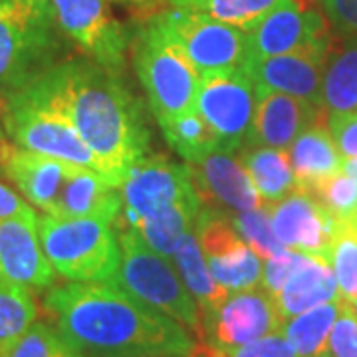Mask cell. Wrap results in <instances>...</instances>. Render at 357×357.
Here are the masks:
<instances>
[{"label": "cell", "instance_id": "6da1fadb", "mask_svg": "<svg viewBox=\"0 0 357 357\" xmlns=\"http://www.w3.org/2000/svg\"><path fill=\"white\" fill-rule=\"evenodd\" d=\"M18 93L66 117L98 157L103 177L117 189L147 157L149 129L121 72L89 58H70Z\"/></svg>", "mask_w": 357, "mask_h": 357}, {"label": "cell", "instance_id": "7a4b0ae2", "mask_svg": "<svg viewBox=\"0 0 357 357\" xmlns=\"http://www.w3.org/2000/svg\"><path fill=\"white\" fill-rule=\"evenodd\" d=\"M44 307L56 330L84 357H189L197 349L178 321L114 282L52 286Z\"/></svg>", "mask_w": 357, "mask_h": 357}, {"label": "cell", "instance_id": "3957f363", "mask_svg": "<svg viewBox=\"0 0 357 357\" xmlns=\"http://www.w3.org/2000/svg\"><path fill=\"white\" fill-rule=\"evenodd\" d=\"M62 32L48 0H0V98L34 84L60 60Z\"/></svg>", "mask_w": 357, "mask_h": 357}, {"label": "cell", "instance_id": "277c9868", "mask_svg": "<svg viewBox=\"0 0 357 357\" xmlns=\"http://www.w3.org/2000/svg\"><path fill=\"white\" fill-rule=\"evenodd\" d=\"M133 66L157 123L197 109L203 76L157 14L133 36Z\"/></svg>", "mask_w": 357, "mask_h": 357}, {"label": "cell", "instance_id": "5b68a950", "mask_svg": "<svg viewBox=\"0 0 357 357\" xmlns=\"http://www.w3.org/2000/svg\"><path fill=\"white\" fill-rule=\"evenodd\" d=\"M117 241L121 248V262L109 282L135 296L143 304L167 314L203 340L201 310L187 290L175 262H169L167 256L159 255L128 227L117 229Z\"/></svg>", "mask_w": 357, "mask_h": 357}, {"label": "cell", "instance_id": "8992f818", "mask_svg": "<svg viewBox=\"0 0 357 357\" xmlns=\"http://www.w3.org/2000/svg\"><path fill=\"white\" fill-rule=\"evenodd\" d=\"M42 250L68 282H109L119 270L121 248L109 220L38 217Z\"/></svg>", "mask_w": 357, "mask_h": 357}, {"label": "cell", "instance_id": "52a82bcc", "mask_svg": "<svg viewBox=\"0 0 357 357\" xmlns=\"http://www.w3.org/2000/svg\"><path fill=\"white\" fill-rule=\"evenodd\" d=\"M2 119L14 145L102 173L100 161L86 141L77 135L66 117L50 107L30 102L20 93H13L4 98Z\"/></svg>", "mask_w": 357, "mask_h": 357}, {"label": "cell", "instance_id": "ba28073f", "mask_svg": "<svg viewBox=\"0 0 357 357\" xmlns=\"http://www.w3.org/2000/svg\"><path fill=\"white\" fill-rule=\"evenodd\" d=\"M332 26L306 0H278L246 32V60L300 50H330Z\"/></svg>", "mask_w": 357, "mask_h": 357}, {"label": "cell", "instance_id": "9c48e42d", "mask_svg": "<svg viewBox=\"0 0 357 357\" xmlns=\"http://www.w3.org/2000/svg\"><path fill=\"white\" fill-rule=\"evenodd\" d=\"M195 236L215 280L222 288L243 292L260 286L262 258L248 246L222 208L201 204L195 220Z\"/></svg>", "mask_w": 357, "mask_h": 357}, {"label": "cell", "instance_id": "30bf717a", "mask_svg": "<svg viewBox=\"0 0 357 357\" xmlns=\"http://www.w3.org/2000/svg\"><path fill=\"white\" fill-rule=\"evenodd\" d=\"M54 20L89 60L121 72L129 50L128 28L115 20L105 0H48Z\"/></svg>", "mask_w": 357, "mask_h": 357}, {"label": "cell", "instance_id": "8fae6325", "mask_svg": "<svg viewBox=\"0 0 357 357\" xmlns=\"http://www.w3.org/2000/svg\"><path fill=\"white\" fill-rule=\"evenodd\" d=\"M157 16L185 48L201 76L241 68L246 62V32L243 30L206 14L175 6Z\"/></svg>", "mask_w": 357, "mask_h": 357}, {"label": "cell", "instance_id": "7c38bea8", "mask_svg": "<svg viewBox=\"0 0 357 357\" xmlns=\"http://www.w3.org/2000/svg\"><path fill=\"white\" fill-rule=\"evenodd\" d=\"M258 93L244 68L206 74L201 79L197 109L218 133L227 153L241 151L255 119Z\"/></svg>", "mask_w": 357, "mask_h": 357}, {"label": "cell", "instance_id": "4fadbf2b", "mask_svg": "<svg viewBox=\"0 0 357 357\" xmlns=\"http://www.w3.org/2000/svg\"><path fill=\"white\" fill-rule=\"evenodd\" d=\"M284 319L274 296L258 286L243 292H230L215 314L203 319V340L215 351H227L280 332Z\"/></svg>", "mask_w": 357, "mask_h": 357}, {"label": "cell", "instance_id": "5bb4252c", "mask_svg": "<svg viewBox=\"0 0 357 357\" xmlns=\"http://www.w3.org/2000/svg\"><path fill=\"white\" fill-rule=\"evenodd\" d=\"M119 191L126 213L117 217V222L131 225L159 215L195 189L189 165L173 163L165 155H147L129 171Z\"/></svg>", "mask_w": 357, "mask_h": 357}, {"label": "cell", "instance_id": "9a60e30c", "mask_svg": "<svg viewBox=\"0 0 357 357\" xmlns=\"http://www.w3.org/2000/svg\"><path fill=\"white\" fill-rule=\"evenodd\" d=\"M328 52L330 50H300L256 58L246 60L243 68L255 82L256 93L280 91L324 109V72Z\"/></svg>", "mask_w": 357, "mask_h": 357}, {"label": "cell", "instance_id": "2e32d148", "mask_svg": "<svg viewBox=\"0 0 357 357\" xmlns=\"http://www.w3.org/2000/svg\"><path fill=\"white\" fill-rule=\"evenodd\" d=\"M268 213L272 229L286 248L328 258L337 218L310 192L296 189L286 199L268 204Z\"/></svg>", "mask_w": 357, "mask_h": 357}, {"label": "cell", "instance_id": "e0dca14e", "mask_svg": "<svg viewBox=\"0 0 357 357\" xmlns=\"http://www.w3.org/2000/svg\"><path fill=\"white\" fill-rule=\"evenodd\" d=\"M187 165L191 171L192 189L201 204L217 208L225 206L232 213L266 206L241 159H236L232 153L218 151Z\"/></svg>", "mask_w": 357, "mask_h": 357}, {"label": "cell", "instance_id": "ac0fdd59", "mask_svg": "<svg viewBox=\"0 0 357 357\" xmlns=\"http://www.w3.org/2000/svg\"><path fill=\"white\" fill-rule=\"evenodd\" d=\"M319 117H326V112L306 100L280 91L258 93L255 119L244 147H272L288 151L307 128L318 123Z\"/></svg>", "mask_w": 357, "mask_h": 357}, {"label": "cell", "instance_id": "d6986e66", "mask_svg": "<svg viewBox=\"0 0 357 357\" xmlns=\"http://www.w3.org/2000/svg\"><path fill=\"white\" fill-rule=\"evenodd\" d=\"M56 276L40 244L38 218L0 220V280L46 290L56 286Z\"/></svg>", "mask_w": 357, "mask_h": 357}, {"label": "cell", "instance_id": "ffe728a7", "mask_svg": "<svg viewBox=\"0 0 357 357\" xmlns=\"http://www.w3.org/2000/svg\"><path fill=\"white\" fill-rule=\"evenodd\" d=\"M72 167L76 165L48 155L26 151L14 143H6L0 153V173L14 183L26 201L40 208L44 215H52L56 199Z\"/></svg>", "mask_w": 357, "mask_h": 357}, {"label": "cell", "instance_id": "44dd1931", "mask_svg": "<svg viewBox=\"0 0 357 357\" xmlns=\"http://www.w3.org/2000/svg\"><path fill=\"white\" fill-rule=\"evenodd\" d=\"M121 191L98 171L72 167L50 217L103 218L115 222L121 215Z\"/></svg>", "mask_w": 357, "mask_h": 357}, {"label": "cell", "instance_id": "7402d4cb", "mask_svg": "<svg viewBox=\"0 0 357 357\" xmlns=\"http://www.w3.org/2000/svg\"><path fill=\"white\" fill-rule=\"evenodd\" d=\"M274 300L284 321L312 307L340 300L337 280L330 260L319 255H304L302 264L296 268Z\"/></svg>", "mask_w": 357, "mask_h": 357}, {"label": "cell", "instance_id": "603a6c76", "mask_svg": "<svg viewBox=\"0 0 357 357\" xmlns=\"http://www.w3.org/2000/svg\"><path fill=\"white\" fill-rule=\"evenodd\" d=\"M296 187L307 191L321 178L344 171V157L337 151L332 133L326 126L316 123L307 128L288 149Z\"/></svg>", "mask_w": 357, "mask_h": 357}, {"label": "cell", "instance_id": "cb8c5ba5", "mask_svg": "<svg viewBox=\"0 0 357 357\" xmlns=\"http://www.w3.org/2000/svg\"><path fill=\"white\" fill-rule=\"evenodd\" d=\"M173 260L187 290L191 292L197 306L201 310V321H203L227 302L230 292L215 280L203 255V248L195 236V230L181 238V243L175 248Z\"/></svg>", "mask_w": 357, "mask_h": 357}, {"label": "cell", "instance_id": "d4e9b609", "mask_svg": "<svg viewBox=\"0 0 357 357\" xmlns=\"http://www.w3.org/2000/svg\"><path fill=\"white\" fill-rule=\"evenodd\" d=\"M199 211H201V201L197 192L191 191L155 217L135 220L131 225H119V227L133 229L159 255L173 258L181 238L195 230V220Z\"/></svg>", "mask_w": 357, "mask_h": 357}, {"label": "cell", "instance_id": "484cf974", "mask_svg": "<svg viewBox=\"0 0 357 357\" xmlns=\"http://www.w3.org/2000/svg\"><path fill=\"white\" fill-rule=\"evenodd\" d=\"M326 114L357 112V38L332 42L324 72Z\"/></svg>", "mask_w": 357, "mask_h": 357}, {"label": "cell", "instance_id": "4316f807", "mask_svg": "<svg viewBox=\"0 0 357 357\" xmlns=\"http://www.w3.org/2000/svg\"><path fill=\"white\" fill-rule=\"evenodd\" d=\"M238 159L266 204L278 203L298 189L288 151L272 147H244Z\"/></svg>", "mask_w": 357, "mask_h": 357}, {"label": "cell", "instance_id": "83f0119b", "mask_svg": "<svg viewBox=\"0 0 357 357\" xmlns=\"http://www.w3.org/2000/svg\"><path fill=\"white\" fill-rule=\"evenodd\" d=\"M340 312L342 302L333 300L286 319L280 332L290 342L298 357H324Z\"/></svg>", "mask_w": 357, "mask_h": 357}, {"label": "cell", "instance_id": "f1b7e54d", "mask_svg": "<svg viewBox=\"0 0 357 357\" xmlns=\"http://www.w3.org/2000/svg\"><path fill=\"white\" fill-rule=\"evenodd\" d=\"M159 126L163 129L167 143L187 163H195V161H201L206 155L225 151L218 133L211 128V123L203 115L199 114V109L178 115L175 119L163 121Z\"/></svg>", "mask_w": 357, "mask_h": 357}, {"label": "cell", "instance_id": "f546056e", "mask_svg": "<svg viewBox=\"0 0 357 357\" xmlns=\"http://www.w3.org/2000/svg\"><path fill=\"white\" fill-rule=\"evenodd\" d=\"M38 318V304L30 288L0 280V347L6 349Z\"/></svg>", "mask_w": 357, "mask_h": 357}, {"label": "cell", "instance_id": "4dcf8cb0", "mask_svg": "<svg viewBox=\"0 0 357 357\" xmlns=\"http://www.w3.org/2000/svg\"><path fill=\"white\" fill-rule=\"evenodd\" d=\"M171 6L206 14L218 22L248 32L278 0H169Z\"/></svg>", "mask_w": 357, "mask_h": 357}, {"label": "cell", "instance_id": "1f68e13d", "mask_svg": "<svg viewBox=\"0 0 357 357\" xmlns=\"http://www.w3.org/2000/svg\"><path fill=\"white\" fill-rule=\"evenodd\" d=\"M328 260L333 268L342 304H351L357 294V229L351 220H337Z\"/></svg>", "mask_w": 357, "mask_h": 357}, {"label": "cell", "instance_id": "d6a6232c", "mask_svg": "<svg viewBox=\"0 0 357 357\" xmlns=\"http://www.w3.org/2000/svg\"><path fill=\"white\" fill-rule=\"evenodd\" d=\"M2 357H84L77 354L64 335L46 321H34L14 344L4 349Z\"/></svg>", "mask_w": 357, "mask_h": 357}, {"label": "cell", "instance_id": "836d02e7", "mask_svg": "<svg viewBox=\"0 0 357 357\" xmlns=\"http://www.w3.org/2000/svg\"><path fill=\"white\" fill-rule=\"evenodd\" d=\"M230 218H232L234 229L241 232V236L262 260H268L286 250V246L280 243V238L272 229L268 204L255 211L234 213Z\"/></svg>", "mask_w": 357, "mask_h": 357}, {"label": "cell", "instance_id": "e575fe53", "mask_svg": "<svg viewBox=\"0 0 357 357\" xmlns=\"http://www.w3.org/2000/svg\"><path fill=\"white\" fill-rule=\"evenodd\" d=\"M306 192L324 204L337 220H351L357 215V181L344 171L321 178Z\"/></svg>", "mask_w": 357, "mask_h": 357}, {"label": "cell", "instance_id": "d590c367", "mask_svg": "<svg viewBox=\"0 0 357 357\" xmlns=\"http://www.w3.org/2000/svg\"><path fill=\"white\" fill-rule=\"evenodd\" d=\"M201 357H298L290 342L284 337V333L276 332L264 335L256 342L227 349V351H215L211 347H201Z\"/></svg>", "mask_w": 357, "mask_h": 357}, {"label": "cell", "instance_id": "8d00e7d4", "mask_svg": "<svg viewBox=\"0 0 357 357\" xmlns=\"http://www.w3.org/2000/svg\"><path fill=\"white\" fill-rule=\"evenodd\" d=\"M326 357H357V316L347 304L333 324Z\"/></svg>", "mask_w": 357, "mask_h": 357}, {"label": "cell", "instance_id": "74e56055", "mask_svg": "<svg viewBox=\"0 0 357 357\" xmlns=\"http://www.w3.org/2000/svg\"><path fill=\"white\" fill-rule=\"evenodd\" d=\"M304 260V252H298V250H290L286 248L280 255L268 258L266 264L262 266V280L260 286L266 290L270 296H278L280 290L284 288V284L290 280L296 268L302 264Z\"/></svg>", "mask_w": 357, "mask_h": 357}, {"label": "cell", "instance_id": "f35d334b", "mask_svg": "<svg viewBox=\"0 0 357 357\" xmlns=\"http://www.w3.org/2000/svg\"><path fill=\"white\" fill-rule=\"evenodd\" d=\"M326 128L332 133L335 147L344 159L357 157V112L326 114Z\"/></svg>", "mask_w": 357, "mask_h": 357}, {"label": "cell", "instance_id": "ab89813d", "mask_svg": "<svg viewBox=\"0 0 357 357\" xmlns=\"http://www.w3.org/2000/svg\"><path fill=\"white\" fill-rule=\"evenodd\" d=\"M321 13L342 38H357V0H319Z\"/></svg>", "mask_w": 357, "mask_h": 357}, {"label": "cell", "instance_id": "60d3db41", "mask_svg": "<svg viewBox=\"0 0 357 357\" xmlns=\"http://www.w3.org/2000/svg\"><path fill=\"white\" fill-rule=\"evenodd\" d=\"M8 218H38V215L18 192L0 181V220Z\"/></svg>", "mask_w": 357, "mask_h": 357}, {"label": "cell", "instance_id": "b9f144b4", "mask_svg": "<svg viewBox=\"0 0 357 357\" xmlns=\"http://www.w3.org/2000/svg\"><path fill=\"white\" fill-rule=\"evenodd\" d=\"M344 173L345 175H349L354 181H357V157L344 159Z\"/></svg>", "mask_w": 357, "mask_h": 357}, {"label": "cell", "instance_id": "7bdbcfd3", "mask_svg": "<svg viewBox=\"0 0 357 357\" xmlns=\"http://www.w3.org/2000/svg\"><path fill=\"white\" fill-rule=\"evenodd\" d=\"M2 114H4V100L0 98V153H2V149H4V145L8 143V141H6V135H4V128H2Z\"/></svg>", "mask_w": 357, "mask_h": 357}, {"label": "cell", "instance_id": "ee69618b", "mask_svg": "<svg viewBox=\"0 0 357 357\" xmlns=\"http://www.w3.org/2000/svg\"><path fill=\"white\" fill-rule=\"evenodd\" d=\"M349 307H351V312L357 316V294H356V298H354V302L349 304Z\"/></svg>", "mask_w": 357, "mask_h": 357}, {"label": "cell", "instance_id": "f6af8a7d", "mask_svg": "<svg viewBox=\"0 0 357 357\" xmlns=\"http://www.w3.org/2000/svg\"><path fill=\"white\" fill-rule=\"evenodd\" d=\"M137 357H178V356H137Z\"/></svg>", "mask_w": 357, "mask_h": 357}, {"label": "cell", "instance_id": "bcb514c9", "mask_svg": "<svg viewBox=\"0 0 357 357\" xmlns=\"http://www.w3.org/2000/svg\"><path fill=\"white\" fill-rule=\"evenodd\" d=\"M351 222H354V225H356V229H357V215L354 218H351Z\"/></svg>", "mask_w": 357, "mask_h": 357}, {"label": "cell", "instance_id": "7dc6e473", "mask_svg": "<svg viewBox=\"0 0 357 357\" xmlns=\"http://www.w3.org/2000/svg\"><path fill=\"white\" fill-rule=\"evenodd\" d=\"M4 356V349H2V347H0V357Z\"/></svg>", "mask_w": 357, "mask_h": 357}, {"label": "cell", "instance_id": "c3c4849f", "mask_svg": "<svg viewBox=\"0 0 357 357\" xmlns=\"http://www.w3.org/2000/svg\"><path fill=\"white\" fill-rule=\"evenodd\" d=\"M189 357H191V356H189Z\"/></svg>", "mask_w": 357, "mask_h": 357}, {"label": "cell", "instance_id": "681fc988", "mask_svg": "<svg viewBox=\"0 0 357 357\" xmlns=\"http://www.w3.org/2000/svg\"><path fill=\"white\" fill-rule=\"evenodd\" d=\"M324 357H326V356H324Z\"/></svg>", "mask_w": 357, "mask_h": 357}]
</instances>
